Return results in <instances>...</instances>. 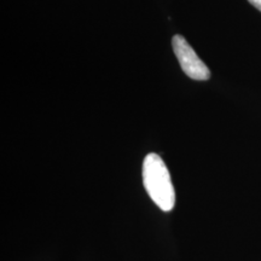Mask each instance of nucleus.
Listing matches in <instances>:
<instances>
[{
	"mask_svg": "<svg viewBox=\"0 0 261 261\" xmlns=\"http://www.w3.org/2000/svg\"><path fill=\"white\" fill-rule=\"evenodd\" d=\"M177 60L181 65V69L189 77L194 80H208L211 77V71L201 58L196 55L188 41L181 35H174L172 40Z\"/></svg>",
	"mask_w": 261,
	"mask_h": 261,
	"instance_id": "f03ea898",
	"label": "nucleus"
},
{
	"mask_svg": "<svg viewBox=\"0 0 261 261\" xmlns=\"http://www.w3.org/2000/svg\"><path fill=\"white\" fill-rule=\"evenodd\" d=\"M143 185L156 205L163 212H171L175 204V191L171 174L158 154H148L143 161Z\"/></svg>",
	"mask_w": 261,
	"mask_h": 261,
	"instance_id": "f257e3e1",
	"label": "nucleus"
},
{
	"mask_svg": "<svg viewBox=\"0 0 261 261\" xmlns=\"http://www.w3.org/2000/svg\"><path fill=\"white\" fill-rule=\"evenodd\" d=\"M249 3L254 8H256L259 11H261V0H249Z\"/></svg>",
	"mask_w": 261,
	"mask_h": 261,
	"instance_id": "7ed1b4c3",
	"label": "nucleus"
}]
</instances>
